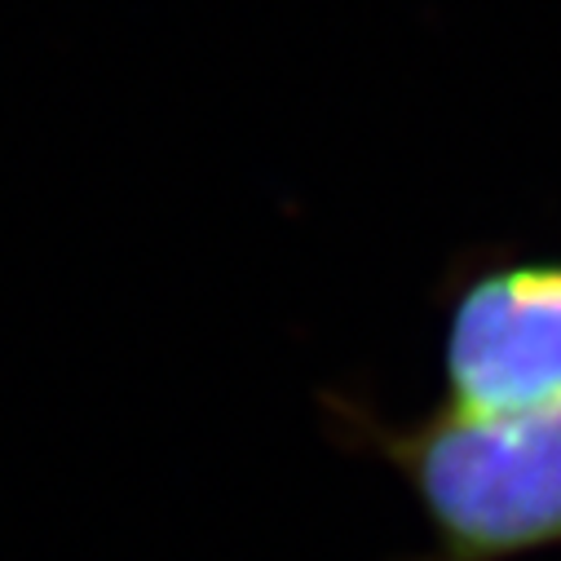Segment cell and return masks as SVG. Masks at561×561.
Segmentation results:
<instances>
[{
    "mask_svg": "<svg viewBox=\"0 0 561 561\" xmlns=\"http://www.w3.org/2000/svg\"><path fill=\"white\" fill-rule=\"evenodd\" d=\"M323 420L345 451L376 456L411 491L430 548L402 561H526L561 548V398L491 415L438 402L393 420L323 393Z\"/></svg>",
    "mask_w": 561,
    "mask_h": 561,
    "instance_id": "6da1fadb",
    "label": "cell"
},
{
    "mask_svg": "<svg viewBox=\"0 0 561 561\" xmlns=\"http://www.w3.org/2000/svg\"><path fill=\"white\" fill-rule=\"evenodd\" d=\"M438 310V402L491 415L561 398V252L469 248L443 274Z\"/></svg>",
    "mask_w": 561,
    "mask_h": 561,
    "instance_id": "7a4b0ae2",
    "label": "cell"
}]
</instances>
